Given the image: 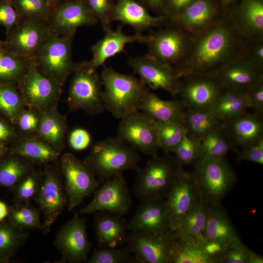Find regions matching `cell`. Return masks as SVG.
Segmentation results:
<instances>
[{
    "instance_id": "6da1fadb",
    "label": "cell",
    "mask_w": 263,
    "mask_h": 263,
    "mask_svg": "<svg viewBox=\"0 0 263 263\" xmlns=\"http://www.w3.org/2000/svg\"><path fill=\"white\" fill-rule=\"evenodd\" d=\"M249 43L226 9L216 23L193 36L188 54L178 69L182 76L216 74L246 55Z\"/></svg>"
},
{
    "instance_id": "7a4b0ae2",
    "label": "cell",
    "mask_w": 263,
    "mask_h": 263,
    "mask_svg": "<svg viewBox=\"0 0 263 263\" xmlns=\"http://www.w3.org/2000/svg\"><path fill=\"white\" fill-rule=\"evenodd\" d=\"M83 161L102 183L126 170L137 171L141 157L139 152L116 136L95 143Z\"/></svg>"
},
{
    "instance_id": "3957f363",
    "label": "cell",
    "mask_w": 263,
    "mask_h": 263,
    "mask_svg": "<svg viewBox=\"0 0 263 263\" xmlns=\"http://www.w3.org/2000/svg\"><path fill=\"white\" fill-rule=\"evenodd\" d=\"M100 78L105 109L118 119L138 110L149 90L139 78L120 73L111 67H104Z\"/></svg>"
},
{
    "instance_id": "277c9868",
    "label": "cell",
    "mask_w": 263,
    "mask_h": 263,
    "mask_svg": "<svg viewBox=\"0 0 263 263\" xmlns=\"http://www.w3.org/2000/svg\"><path fill=\"white\" fill-rule=\"evenodd\" d=\"M181 167L170 153L151 156L146 165L136 171L132 188L134 195L141 202L165 198Z\"/></svg>"
},
{
    "instance_id": "5b68a950",
    "label": "cell",
    "mask_w": 263,
    "mask_h": 263,
    "mask_svg": "<svg viewBox=\"0 0 263 263\" xmlns=\"http://www.w3.org/2000/svg\"><path fill=\"white\" fill-rule=\"evenodd\" d=\"M192 173L203 198L210 206L220 205L234 187L236 174L225 157L200 159L193 164Z\"/></svg>"
},
{
    "instance_id": "8992f818",
    "label": "cell",
    "mask_w": 263,
    "mask_h": 263,
    "mask_svg": "<svg viewBox=\"0 0 263 263\" xmlns=\"http://www.w3.org/2000/svg\"><path fill=\"white\" fill-rule=\"evenodd\" d=\"M67 98L70 111L82 110L94 116L104 112L103 84L96 71L87 61L75 64Z\"/></svg>"
},
{
    "instance_id": "52a82bcc",
    "label": "cell",
    "mask_w": 263,
    "mask_h": 263,
    "mask_svg": "<svg viewBox=\"0 0 263 263\" xmlns=\"http://www.w3.org/2000/svg\"><path fill=\"white\" fill-rule=\"evenodd\" d=\"M73 37L52 33L39 47L32 60L39 72L62 86L75 66L72 56Z\"/></svg>"
},
{
    "instance_id": "ba28073f",
    "label": "cell",
    "mask_w": 263,
    "mask_h": 263,
    "mask_svg": "<svg viewBox=\"0 0 263 263\" xmlns=\"http://www.w3.org/2000/svg\"><path fill=\"white\" fill-rule=\"evenodd\" d=\"M163 26L147 35L144 43L148 47L147 54L178 68L188 54L193 35L170 23Z\"/></svg>"
},
{
    "instance_id": "9c48e42d",
    "label": "cell",
    "mask_w": 263,
    "mask_h": 263,
    "mask_svg": "<svg viewBox=\"0 0 263 263\" xmlns=\"http://www.w3.org/2000/svg\"><path fill=\"white\" fill-rule=\"evenodd\" d=\"M59 167L67 196L68 210L71 211L94 192L100 182L84 161L72 153L61 156Z\"/></svg>"
},
{
    "instance_id": "30bf717a",
    "label": "cell",
    "mask_w": 263,
    "mask_h": 263,
    "mask_svg": "<svg viewBox=\"0 0 263 263\" xmlns=\"http://www.w3.org/2000/svg\"><path fill=\"white\" fill-rule=\"evenodd\" d=\"M18 85L26 107L39 113L56 108L63 86L42 74L33 62Z\"/></svg>"
},
{
    "instance_id": "8fae6325",
    "label": "cell",
    "mask_w": 263,
    "mask_h": 263,
    "mask_svg": "<svg viewBox=\"0 0 263 263\" xmlns=\"http://www.w3.org/2000/svg\"><path fill=\"white\" fill-rule=\"evenodd\" d=\"M38 192L35 199L43 214V231L49 232L68 203L59 167L45 166Z\"/></svg>"
},
{
    "instance_id": "7c38bea8",
    "label": "cell",
    "mask_w": 263,
    "mask_h": 263,
    "mask_svg": "<svg viewBox=\"0 0 263 263\" xmlns=\"http://www.w3.org/2000/svg\"><path fill=\"white\" fill-rule=\"evenodd\" d=\"M225 87L215 75H188L181 77L177 96L186 109L211 110Z\"/></svg>"
},
{
    "instance_id": "4fadbf2b",
    "label": "cell",
    "mask_w": 263,
    "mask_h": 263,
    "mask_svg": "<svg viewBox=\"0 0 263 263\" xmlns=\"http://www.w3.org/2000/svg\"><path fill=\"white\" fill-rule=\"evenodd\" d=\"M120 120L117 137L138 152L151 156L157 155L160 148L155 120L139 110Z\"/></svg>"
},
{
    "instance_id": "5bb4252c",
    "label": "cell",
    "mask_w": 263,
    "mask_h": 263,
    "mask_svg": "<svg viewBox=\"0 0 263 263\" xmlns=\"http://www.w3.org/2000/svg\"><path fill=\"white\" fill-rule=\"evenodd\" d=\"M202 197L192 172L186 171L181 167L165 198L167 216L173 232L185 215Z\"/></svg>"
},
{
    "instance_id": "9a60e30c",
    "label": "cell",
    "mask_w": 263,
    "mask_h": 263,
    "mask_svg": "<svg viewBox=\"0 0 263 263\" xmlns=\"http://www.w3.org/2000/svg\"><path fill=\"white\" fill-rule=\"evenodd\" d=\"M128 64L147 87L153 90H165L173 97L177 96L182 77L179 69L148 54L130 57Z\"/></svg>"
},
{
    "instance_id": "2e32d148",
    "label": "cell",
    "mask_w": 263,
    "mask_h": 263,
    "mask_svg": "<svg viewBox=\"0 0 263 263\" xmlns=\"http://www.w3.org/2000/svg\"><path fill=\"white\" fill-rule=\"evenodd\" d=\"M54 244L62 256L59 263L86 262L91 244L85 218L75 213L57 231Z\"/></svg>"
},
{
    "instance_id": "e0dca14e",
    "label": "cell",
    "mask_w": 263,
    "mask_h": 263,
    "mask_svg": "<svg viewBox=\"0 0 263 263\" xmlns=\"http://www.w3.org/2000/svg\"><path fill=\"white\" fill-rule=\"evenodd\" d=\"M132 203L130 190L123 174L117 175L103 183L94 191L92 201L79 211L81 215L107 211L123 216Z\"/></svg>"
},
{
    "instance_id": "ac0fdd59",
    "label": "cell",
    "mask_w": 263,
    "mask_h": 263,
    "mask_svg": "<svg viewBox=\"0 0 263 263\" xmlns=\"http://www.w3.org/2000/svg\"><path fill=\"white\" fill-rule=\"evenodd\" d=\"M52 33L47 20H21L6 34L5 41L14 53L33 60L36 52Z\"/></svg>"
},
{
    "instance_id": "d6986e66",
    "label": "cell",
    "mask_w": 263,
    "mask_h": 263,
    "mask_svg": "<svg viewBox=\"0 0 263 263\" xmlns=\"http://www.w3.org/2000/svg\"><path fill=\"white\" fill-rule=\"evenodd\" d=\"M98 21L84 0H66L52 7L47 19L53 33L73 36L78 27Z\"/></svg>"
},
{
    "instance_id": "ffe728a7",
    "label": "cell",
    "mask_w": 263,
    "mask_h": 263,
    "mask_svg": "<svg viewBox=\"0 0 263 263\" xmlns=\"http://www.w3.org/2000/svg\"><path fill=\"white\" fill-rule=\"evenodd\" d=\"M226 10L217 0H195L180 12L168 17L167 23L194 36L216 23Z\"/></svg>"
},
{
    "instance_id": "44dd1931",
    "label": "cell",
    "mask_w": 263,
    "mask_h": 263,
    "mask_svg": "<svg viewBox=\"0 0 263 263\" xmlns=\"http://www.w3.org/2000/svg\"><path fill=\"white\" fill-rule=\"evenodd\" d=\"M172 234L159 236L129 233L127 246L138 263H171Z\"/></svg>"
},
{
    "instance_id": "7402d4cb",
    "label": "cell",
    "mask_w": 263,
    "mask_h": 263,
    "mask_svg": "<svg viewBox=\"0 0 263 263\" xmlns=\"http://www.w3.org/2000/svg\"><path fill=\"white\" fill-rule=\"evenodd\" d=\"M130 232H140L159 236L173 234L167 216L165 198L142 202L134 215L128 222Z\"/></svg>"
},
{
    "instance_id": "603a6c76",
    "label": "cell",
    "mask_w": 263,
    "mask_h": 263,
    "mask_svg": "<svg viewBox=\"0 0 263 263\" xmlns=\"http://www.w3.org/2000/svg\"><path fill=\"white\" fill-rule=\"evenodd\" d=\"M111 21L131 26L136 33H141L147 29L163 26L168 22V17L151 15L146 7L136 0H116Z\"/></svg>"
},
{
    "instance_id": "cb8c5ba5",
    "label": "cell",
    "mask_w": 263,
    "mask_h": 263,
    "mask_svg": "<svg viewBox=\"0 0 263 263\" xmlns=\"http://www.w3.org/2000/svg\"><path fill=\"white\" fill-rule=\"evenodd\" d=\"M214 75L226 88L248 90L263 80V67L255 63L246 55Z\"/></svg>"
},
{
    "instance_id": "d4e9b609",
    "label": "cell",
    "mask_w": 263,
    "mask_h": 263,
    "mask_svg": "<svg viewBox=\"0 0 263 263\" xmlns=\"http://www.w3.org/2000/svg\"><path fill=\"white\" fill-rule=\"evenodd\" d=\"M147 35L136 33L132 36L124 34L122 26L115 30L111 29L105 31L103 38L94 44L91 48L92 58L87 61L93 70L96 71L98 67L104 66L105 62L109 58L124 52L127 44L139 42L144 43Z\"/></svg>"
},
{
    "instance_id": "484cf974",
    "label": "cell",
    "mask_w": 263,
    "mask_h": 263,
    "mask_svg": "<svg viewBox=\"0 0 263 263\" xmlns=\"http://www.w3.org/2000/svg\"><path fill=\"white\" fill-rule=\"evenodd\" d=\"M94 219L96 240L99 247H119L127 242L128 222L122 216L99 211Z\"/></svg>"
},
{
    "instance_id": "4316f807",
    "label": "cell",
    "mask_w": 263,
    "mask_h": 263,
    "mask_svg": "<svg viewBox=\"0 0 263 263\" xmlns=\"http://www.w3.org/2000/svg\"><path fill=\"white\" fill-rule=\"evenodd\" d=\"M225 128L234 145L244 148L263 138V116L247 112L225 123Z\"/></svg>"
},
{
    "instance_id": "83f0119b",
    "label": "cell",
    "mask_w": 263,
    "mask_h": 263,
    "mask_svg": "<svg viewBox=\"0 0 263 263\" xmlns=\"http://www.w3.org/2000/svg\"><path fill=\"white\" fill-rule=\"evenodd\" d=\"M228 9L250 41L263 39V0H240L234 8Z\"/></svg>"
},
{
    "instance_id": "f1b7e54d",
    "label": "cell",
    "mask_w": 263,
    "mask_h": 263,
    "mask_svg": "<svg viewBox=\"0 0 263 263\" xmlns=\"http://www.w3.org/2000/svg\"><path fill=\"white\" fill-rule=\"evenodd\" d=\"M68 127L65 117L55 108L39 113L38 126L35 135L61 154L64 149Z\"/></svg>"
},
{
    "instance_id": "f546056e",
    "label": "cell",
    "mask_w": 263,
    "mask_h": 263,
    "mask_svg": "<svg viewBox=\"0 0 263 263\" xmlns=\"http://www.w3.org/2000/svg\"><path fill=\"white\" fill-rule=\"evenodd\" d=\"M186 109L179 100H163L150 90L138 107V110L149 115L155 121L183 123Z\"/></svg>"
},
{
    "instance_id": "4dcf8cb0",
    "label": "cell",
    "mask_w": 263,
    "mask_h": 263,
    "mask_svg": "<svg viewBox=\"0 0 263 263\" xmlns=\"http://www.w3.org/2000/svg\"><path fill=\"white\" fill-rule=\"evenodd\" d=\"M204 236L207 239L218 242L227 247L242 241L220 205L210 206Z\"/></svg>"
},
{
    "instance_id": "1f68e13d",
    "label": "cell",
    "mask_w": 263,
    "mask_h": 263,
    "mask_svg": "<svg viewBox=\"0 0 263 263\" xmlns=\"http://www.w3.org/2000/svg\"><path fill=\"white\" fill-rule=\"evenodd\" d=\"M210 207L203 197L183 218L173 234L190 239L199 244L205 239L204 232Z\"/></svg>"
},
{
    "instance_id": "d6a6232c",
    "label": "cell",
    "mask_w": 263,
    "mask_h": 263,
    "mask_svg": "<svg viewBox=\"0 0 263 263\" xmlns=\"http://www.w3.org/2000/svg\"><path fill=\"white\" fill-rule=\"evenodd\" d=\"M12 153L26 159L34 165L46 166L57 161L60 153L35 134L21 138Z\"/></svg>"
},
{
    "instance_id": "836d02e7",
    "label": "cell",
    "mask_w": 263,
    "mask_h": 263,
    "mask_svg": "<svg viewBox=\"0 0 263 263\" xmlns=\"http://www.w3.org/2000/svg\"><path fill=\"white\" fill-rule=\"evenodd\" d=\"M250 108L247 90L226 88L211 110L225 122Z\"/></svg>"
},
{
    "instance_id": "e575fe53",
    "label": "cell",
    "mask_w": 263,
    "mask_h": 263,
    "mask_svg": "<svg viewBox=\"0 0 263 263\" xmlns=\"http://www.w3.org/2000/svg\"><path fill=\"white\" fill-rule=\"evenodd\" d=\"M33 62L18 56L0 40V82L18 83Z\"/></svg>"
},
{
    "instance_id": "d590c367",
    "label": "cell",
    "mask_w": 263,
    "mask_h": 263,
    "mask_svg": "<svg viewBox=\"0 0 263 263\" xmlns=\"http://www.w3.org/2000/svg\"><path fill=\"white\" fill-rule=\"evenodd\" d=\"M225 122L215 116L211 110L187 109L184 122L187 134L202 139L211 132L224 127Z\"/></svg>"
},
{
    "instance_id": "8d00e7d4",
    "label": "cell",
    "mask_w": 263,
    "mask_h": 263,
    "mask_svg": "<svg viewBox=\"0 0 263 263\" xmlns=\"http://www.w3.org/2000/svg\"><path fill=\"white\" fill-rule=\"evenodd\" d=\"M172 238L171 263H215L197 243L173 234Z\"/></svg>"
},
{
    "instance_id": "74e56055",
    "label": "cell",
    "mask_w": 263,
    "mask_h": 263,
    "mask_svg": "<svg viewBox=\"0 0 263 263\" xmlns=\"http://www.w3.org/2000/svg\"><path fill=\"white\" fill-rule=\"evenodd\" d=\"M34 168L29 161L12 153V156L0 164V186L14 188Z\"/></svg>"
},
{
    "instance_id": "f35d334b",
    "label": "cell",
    "mask_w": 263,
    "mask_h": 263,
    "mask_svg": "<svg viewBox=\"0 0 263 263\" xmlns=\"http://www.w3.org/2000/svg\"><path fill=\"white\" fill-rule=\"evenodd\" d=\"M234 147L224 126L211 132L201 139V151L199 159L225 157Z\"/></svg>"
},
{
    "instance_id": "ab89813d",
    "label": "cell",
    "mask_w": 263,
    "mask_h": 263,
    "mask_svg": "<svg viewBox=\"0 0 263 263\" xmlns=\"http://www.w3.org/2000/svg\"><path fill=\"white\" fill-rule=\"evenodd\" d=\"M26 107L17 83L0 82V111L16 124Z\"/></svg>"
},
{
    "instance_id": "60d3db41",
    "label": "cell",
    "mask_w": 263,
    "mask_h": 263,
    "mask_svg": "<svg viewBox=\"0 0 263 263\" xmlns=\"http://www.w3.org/2000/svg\"><path fill=\"white\" fill-rule=\"evenodd\" d=\"M155 127L160 149L164 153L173 152L187 134V130L182 122L155 121Z\"/></svg>"
},
{
    "instance_id": "b9f144b4",
    "label": "cell",
    "mask_w": 263,
    "mask_h": 263,
    "mask_svg": "<svg viewBox=\"0 0 263 263\" xmlns=\"http://www.w3.org/2000/svg\"><path fill=\"white\" fill-rule=\"evenodd\" d=\"M39 208L30 203H17L10 210L9 214L12 224L19 228L25 230L38 229L43 231L40 221Z\"/></svg>"
},
{
    "instance_id": "7bdbcfd3",
    "label": "cell",
    "mask_w": 263,
    "mask_h": 263,
    "mask_svg": "<svg viewBox=\"0 0 263 263\" xmlns=\"http://www.w3.org/2000/svg\"><path fill=\"white\" fill-rule=\"evenodd\" d=\"M28 233L13 224L0 225V255L13 256L25 243Z\"/></svg>"
},
{
    "instance_id": "ee69618b",
    "label": "cell",
    "mask_w": 263,
    "mask_h": 263,
    "mask_svg": "<svg viewBox=\"0 0 263 263\" xmlns=\"http://www.w3.org/2000/svg\"><path fill=\"white\" fill-rule=\"evenodd\" d=\"M43 171L34 168L14 188L17 203H30L35 200L39 190Z\"/></svg>"
},
{
    "instance_id": "f6af8a7d",
    "label": "cell",
    "mask_w": 263,
    "mask_h": 263,
    "mask_svg": "<svg viewBox=\"0 0 263 263\" xmlns=\"http://www.w3.org/2000/svg\"><path fill=\"white\" fill-rule=\"evenodd\" d=\"M20 20L47 21L52 7L46 0H12Z\"/></svg>"
},
{
    "instance_id": "bcb514c9",
    "label": "cell",
    "mask_w": 263,
    "mask_h": 263,
    "mask_svg": "<svg viewBox=\"0 0 263 263\" xmlns=\"http://www.w3.org/2000/svg\"><path fill=\"white\" fill-rule=\"evenodd\" d=\"M88 263H136L134 257L126 246L124 247L95 248Z\"/></svg>"
},
{
    "instance_id": "7dc6e473",
    "label": "cell",
    "mask_w": 263,
    "mask_h": 263,
    "mask_svg": "<svg viewBox=\"0 0 263 263\" xmlns=\"http://www.w3.org/2000/svg\"><path fill=\"white\" fill-rule=\"evenodd\" d=\"M201 139L188 134L183 138L173 153L180 166L193 164L200 158Z\"/></svg>"
},
{
    "instance_id": "c3c4849f",
    "label": "cell",
    "mask_w": 263,
    "mask_h": 263,
    "mask_svg": "<svg viewBox=\"0 0 263 263\" xmlns=\"http://www.w3.org/2000/svg\"><path fill=\"white\" fill-rule=\"evenodd\" d=\"M92 13L99 21L104 31L111 29V16L114 0H84Z\"/></svg>"
},
{
    "instance_id": "681fc988",
    "label": "cell",
    "mask_w": 263,
    "mask_h": 263,
    "mask_svg": "<svg viewBox=\"0 0 263 263\" xmlns=\"http://www.w3.org/2000/svg\"><path fill=\"white\" fill-rule=\"evenodd\" d=\"M251 251L242 241L233 244L226 248L217 263H248Z\"/></svg>"
},
{
    "instance_id": "f907efd6",
    "label": "cell",
    "mask_w": 263,
    "mask_h": 263,
    "mask_svg": "<svg viewBox=\"0 0 263 263\" xmlns=\"http://www.w3.org/2000/svg\"><path fill=\"white\" fill-rule=\"evenodd\" d=\"M39 117V113L36 110L24 109L19 114L16 124L21 133L35 134L38 126Z\"/></svg>"
},
{
    "instance_id": "816d5d0a",
    "label": "cell",
    "mask_w": 263,
    "mask_h": 263,
    "mask_svg": "<svg viewBox=\"0 0 263 263\" xmlns=\"http://www.w3.org/2000/svg\"><path fill=\"white\" fill-rule=\"evenodd\" d=\"M20 20L12 0H0V25L5 28L6 34L18 24Z\"/></svg>"
},
{
    "instance_id": "f5cc1de1",
    "label": "cell",
    "mask_w": 263,
    "mask_h": 263,
    "mask_svg": "<svg viewBox=\"0 0 263 263\" xmlns=\"http://www.w3.org/2000/svg\"><path fill=\"white\" fill-rule=\"evenodd\" d=\"M237 160L247 161L263 165V138L238 151Z\"/></svg>"
},
{
    "instance_id": "db71d44e",
    "label": "cell",
    "mask_w": 263,
    "mask_h": 263,
    "mask_svg": "<svg viewBox=\"0 0 263 263\" xmlns=\"http://www.w3.org/2000/svg\"><path fill=\"white\" fill-rule=\"evenodd\" d=\"M91 142V135L85 129L75 128L69 134V143L71 148L74 150H84L89 146Z\"/></svg>"
},
{
    "instance_id": "11a10c76",
    "label": "cell",
    "mask_w": 263,
    "mask_h": 263,
    "mask_svg": "<svg viewBox=\"0 0 263 263\" xmlns=\"http://www.w3.org/2000/svg\"><path fill=\"white\" fill-rule=\"evenodd\" d=\"M250 108L255 113L263 115V80H261L247 90Z\"/></svg>"
},
{
    "instance_id": "9f6ffc18",
    "label": "cell",
    "mask_w": 263,
    "mask_h": 263,
    "mask_svg": "<svg viewBox=\"0 0 263 263\" xmlns=\"http://www.w3.org/2000/svg\"><path fill=\"white\" fill-rule=\"evenodd\" d=\"M204 252L215 263L227 247L218 242L205 239L199 244Z\"/></svg>"
},
{
    "instance_id": "6f0895ef",
    "label": "cell",
    "mask_w": 263,
    "mask_h": 263,
    "mask_svg": "<svg viewBox=\"0 0 263 263\" xmlns=\"http://www.w3.org/2000/svg\"><path fill=\"white\" fill-rule=\"evenodd\" d=\"M246 55L255 63L263 67V39L250 41Z\"/></svg>"
},
{
    "instance_id": "680465c9",
    "label": "cell",
    "mask_w": 263,
    "mask_h": 263,
    "mask_svg": "<svg viewBox=\"0 0 263 263\" xmlns=\"http://www.w3.org/2000/svg\"><path fill=\"white\" fill-rule=\"evenodd\" d=\"M195 0H165L164 15L167 17L180 12Z\"/></svg>"
},
{
    "instance_id": "91938a15",
    "label": "cell",
    "mask_w": 263,
    "mask_h": 263,
    "mask_svg": "<svg viewBox=\"0 0 263 263\" xmlns=\"http://www.w3.org/2000/svg\"><path fill=\"white\" fill-rule=\"evenodd\" d=\"M146 6L158 12L159 15H164L165 0H141Z\"/></svg>"
},
{
    "instance_id": "94428289",
    "label": "cell",
    "mask_w": 263,
    "mask_h": 263,
    "mask_svg": "<svg viewBox=\"0 0 263 263\" xmlns=\"http://www.w3.org/2000/svg\"><path fill=\"white\" fill-rule=\"evenodd\" d=\"M13 136L11 129L4 122L0 121V141H5Z\"/></svg>"
},
{
    "instance_id": "6125c7cd",
    "label": "cell",
    "mask_w": 263,
    "mask_h": 263,
    "mask_svg": "<svg viewBox=\"0 0 263 263\" xmlns=\"http://www.w3.org/2000/svg\"><path fill=\"white\" fill-rule=\"evenodd\" d=\"M248 263H263V257L251 250L249 256Z\"/></svg>"
},
{
    "instance_id": "be15d7a7",
    "label": "cell",
    "mask_w": 263,
    "mask_h": 263,
    "mask_svg": "<svg viewBox=\"0 0 263 263\" xmlns=\"http://www.w3.org/2000/svg\"><path fill=\"white\" fill-rule=\"evenodd\" d=\"M9 214V210L7 205L3 202L0 201V222Z\"/></svg>"
},
{
    "instance_id": "e7e4bbea",
    "label": "cell",
    "mask_w": 263,
    "mask_h": 263,
    "mask_svg": "<svg viewBox=\"0 0 263 263\" xmlns=\"http://www.w3.org/2000/svg\"><path fill=\"white\" fill-rule=\"evenodd\" d=\"M222 6L225 9H228L230 8V5H233L240 0H217Z\"/></svg>"
},
{
    "instance_id": "03108f58",
    "label": "cell",
    "mask_w": 263,
    "mask_h": 263,
    "mask_svg": "<svg viewBox=\"0 0 263 263\" xmlns=\"http://www.w3.org/2000/svg\"><path fill=\"white\" fill-rule=\"evenodd\" d=\"M48 3L49 4V5L53 7L63 1L66 0H46Z\"/></svg>"
},
{
    "instance_id": "003e7915",
    "label": "cell",
    "mask_w": 263,
    "mask_h": 263,
    "mask_svg": "<svg viewBox=\"0 0 263 263\" xmlns=\"http://www.w3.org/2000/svg\"><path fill=\"white\" fill-rule=\"evenodd\" d=\"M3 152H4L3 147H2V145H0V157L3 154Z\"/></svg>"
}]
</instances>
